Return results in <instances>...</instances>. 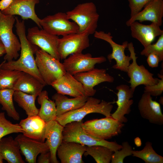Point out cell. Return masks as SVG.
I'll return each mask as SVG.
<instances>
[{
    "label": "cell",
    "mask_w": 163,
    "mask_h": 163,
    "mask_svg": "<svg viewBox=\"0 0 163 163\" xmlns=\"http://www.w3.org/2000/svg\"><path fill=\"white\" fill-rule=\"evenodd\" d=\"M15 17L16 31L21 45L20 56L15 61L7 62L4 60L1 68L18 70L29 74L46 85L39 73L34 56L36 50L39 48L31 43L27 40L24 20L21 21L17 17Z\"/></svg>",
    "instance_id": "6da1fadb"
},
{
    "label": "cell",
    "mask_w": 163,
    "mask_h": 163,
    "mask_svg": "<svg viewBox=\"0 0 163 163\" xmlns=\"http://www.w3.org/2000/svg\"><path fill=\"white\" fill-rule=\"evenodd\" d=\"M114 103V102L101 101L92 96L89 97L82 107L57 116L56 120L64 126L72 122L82 121L86 115L92 113L101 114L106 117H109L111 116L113 107L112 104Z\"/></svg>",
    "instance_id": "7a4b0ae2"
},
{
    "label": "cell",
    "mask_w": 163,
    "mask_h": 163,
    "mask_svg": "<svg viewBox=\"0 0 163 163\" xmlns=\"http://www.w3.org/2000/svg\"><path fill=\"white\" fill-rule=\"evenodd\" d=\"M66 13L68 18L78 25V33H86L90 35L94 34L97 31L99 15L93 2L78 4Z\"/></svg>",
    "instance_id": "3957f363"
},
{
    "label": "cell",
    "mask_w": 163,
    "mask_h": 163,
    "mask_svg": "<svg viewBox=\"0 0 163 163\" xmlns=\"http://www.w3.org/2000/svg\"><path fill=\"white\" fill-rule=\"evenodd\" d=\"M82 121L73 122L63 127V140L73 142L90 146L100 145L105 146L114 152L120 149L122 146L116 142H110L94 137L85 132L82 128Z\"/></svg>",
    "instance_id": "277c9868"
},
{
    "label": "cell",
    "mask_w": 163,
    "mask_h": 163,
    "mask_svg": "<svg viewBox=\"0 0 163 163\" xmlns=\"http://www.w3.org/2000/svg\"><path fill=\"white\" fill-rule=\"evenodd\" d=\"M35 54L37 67L46 85H51L66 72L62 63L46 51L39 48Z\"/></svg>",
    "instance_id": "5b68a950"
},
{
    "label": "cell",
    "mask_w": 163,
    "mask_h": 163,
    "mask_svg": "<svg viewBox=\"0 0 163 163\" xmlns=\"http://www.w3.org/2000/svg\"><path fill=\"white\" fill-rule=\"evenodd\" d=\"M111 116L95 119L82 123V126L88 133L97 138L106 140L118 135L124 126Z\"/></svg>",
    "instance_id": "8992f818"
},
{
    "label": "cell",
    "mask_w": 163,
    "mask_h": 163,
    "mask_svg": "<svg viewBox=\"0 0 163 163\" xmlns=\"http://www.w3.org/2000/svg\"><path fill=\"white\" fill-rule=\"evenodd\" d=\"M15 21L14 15L0 14V38L6 50L4 59L7 62L16 59L20 56V42L13 32Z\"/></svg>",
    "instance_id": "52a82bcc"
},
{
    "label": "cell",
    "mask_w": 163,
    "mask_h": 163,
    "mask_svg": "<svg viewBox=\"0 0 163 163\" xmlns=\"http://www.w3.org/2000/svg\"><path fill=\"white\" fill-rule=\"evenodd\" d=\"M130 52V56L132 62L128 66L127 72L130 78L129 82L130 88L135 91L138 86L143 85L145 86H151L157 83L158 78L153 77V74L149 72L144 66L139 65L136 62L138 57L136 56L133 43H128L127 47Z\"/></svg>",
    "instance_id": "ba28073f"
},
{
    "label": "cell",
    "mask_w": 163,
    "mask_h": 163,
    "mask_svg": "<svg viewBox=\"0 0 163 163\" xmlns=\"http://www.w3.org/2000/svg\"><path fill=\"white\" fill-rule=\"evenodd\" d=\"M70 20L66 13L59 12L41 19L40 24L42 28L48 32L63 36L78 32V25Z\"/></svg>",
    "instance_id": "9c48e42d"
},
{
    "label": "cell",
    "mask_w": 163,
    "mask_h": 163,
    "mask_svg": "<svg viewBox=\"0 0 163 163\" xmlns=\"http://www.w3.org/2000/svg\"><path fill=\"white\" fill-rule=\"evenodd\" d=\"M26 36L31 43L56 59L60 60L58 50L59 38L58 36L52 34L43 28L40 29L39 27L35 26L28 29Z\"/></svg>",
    "instance_id": "30bf717a"
},
{
    "label": "cell",
    "mask_w": 163,
    "mask_h": 163,
    "mask_svg": "<svg viewBox=\"0 0 163 163\" xmlns=\"http://www.w3.org/2000/svg\"><path fill=\"white\" fill-rule=\"evenodd\" d=\"M104 56L93 57L89 53L73 54L64 59L62 64L66 72L74 75L75 74L89 71L94 68L96 64L105 62Z\"/></svg>",
    "instance_id": "8fae6325"
},
{
    "label": "cell",
    "mask_w": 163,
    "mask_h": 163,
    "mask_svg": "<svg viewBox=\"0 0 163 163\" xmlns=\"http://www.w3.org/2000/svg\"><path fill=\"white\" fill-rule=\"evenodd\" d=\"M94 34L95 37L106 41L112 47V53L108 54L107 58L110 62L113 59L116 61V64L112 67L126 72L130 62L132 60L130 56H126L125 53L128 42L125 41L121 45L117 43L113 40V37L110 32L106 33L102 31H96Z\"/></svg>",
    "instance_id": "7c38bea8"
},
{
    "label": "cell",
    "mask_w": 163,
    "mask_h": 163,
    "mask_svg": "<svg viewBox=\"0 0 163 163\" xmlns=\"http://www.w3.org/2000/svg\"><path fill=\"white\" fill-rule=\"evenodd\" d=\"M89 35L86 33H75L62 36L59 38L58 50L60 59L68 56L81 53L89 46Z\"/></svg>",
    "instance_id": "4fadbf2b"
},
{
    "label": "cell",
    "mask_w": 163,
    "mask_h": 163,
    "mask_svg": "<svg viewBox=\"0 0 163 163\" xmlns=\"http://www.w3.org/2000/svg\"><path fill=\"white\" fill-rule=\"evenodd\" d=\"M74 77L82 85L88 97H92L96 90L94 87L103 82H113L114 78L107 73L104 69L94 68L86 72L75 74Z\"/></svg>",
    "instance_id": "5bb4252c"
},
{
    "label": "cell",
    "mask_w": 163,
    "mask_h": 163,
    "mask_svg": "<svg viewBox=\"0 0 163 163\" xmlns=\"http://www.w3.org/2000/svg\"><path fill=\"white\" fill-rule=\"evenodd\" d=\"M163 0H151L144 6L142 10L130 17L126 22L127 26L135 21L142 23L150 21L161 26L163 23Z\"/></svg>",
    "instance_id": "9a60e30c"
},
{
    "label": "cell",
    "mask_w": 163,
    "mask_h": 163,
    "mask_svg": "<svg viewBox=\"0 0 163 163\" xmlns=\"http://www.w3.org/2000/svg\"><path fill=\"white\" fill-rule=\"evenodd\" d=\"M39 2L40 0H13L7 8L1 11L5 15H19L24 20L30 19L42 29L40 24L41 19L36 14L35 10L36 5Z\"/></svg>",
    "instance_id": "2e32d148"
},
{
    "label": "cell",
    "mask_w": 163,
    "mask_h": 163,
    "mask_svg": "<svg viewBox=\"0 0 163 163\" xmlns=\"http://www.w3.org/2000/svg\"><path fill=\"white\" fill-rule=\"evenodd\" d=\"M141 117L152 124L158 125L163 124V114L160 104L152 100L151 94L144 92L138 105Z\"/></svg>",
    "instance_id": "e0dca14e"
},
{
    "label": "cell",
    "mask_w": 163,
    "mask_h": 163,
    "mask_svg": "<svg viewBox=\"0 0 163 163\" xmlns=\"http://www.w3.org/2000/svg\"><path fill=\"white\" fill-rule=\"evenodd\" d=\"M116 89L118 91L117 94V99L114 102L117 107L115 111L111 113V116L121 123H126L128 120L125 115L129 114L131 112V107L133 103L131 98L133 97L134 91L130 87L125 84L117 86Z\"/></svg>",
    "instance_id": "ac0fdd59"
},
{
    "label": "cell",
    "mask_w": 163,
    "mask_h": 163,
    "mask_svg": "<svg viewBox=\"0 0 163 163\" xmlns=\"http://www.w3.org/2000/svg\"><path fill=\"white\" fill-rule=\"evenodd\" d=\"M18 143L21 152L29 163H36L37 156L49 151L46 143L28 137L24 134L18 135L14 139Z\"/></svg>",
    "instance_id": "d6986e66"
},
{
    "label": "cell",
    "mask_w": 163,
    "mask_h": 163,
    "mask_svg": "<svg viewBox=\"0 0 163 163\" xmlns=\"http://www.w3.org/2000/svg\"><path fill=\"white\" fill-rule=\"evenodd\" d=\"M129 27L132 37L138 40L144 47L152 44L156 37L163 34L160 26L153 23L145 25L135 21Z\"/></svg>",
    "instance_id": "ffe728a7"
},
{
    "label": "cell",
    "mask_w": 163,
    "mask_h": 163,
    "mask_svg": "<svg viewBox=\"0 0 163 163\" xmlns=\"http://www.w3.org/2000/svg\"><path fill=\"white\" fill-rule=\"evenodd\" d=\"M57 93L74 97L87 96L82 84L74 76L66 72L50 85Z\"/></svg>",
    "instance_id": "44dd1931"
},
{
    "label": "cell",
    "mask_w": 163,
    "mask_h": 163,
    "mask_svg": "<svg viewBox=\"0 0 163 163\" xmlns=\"http://www.w3.org/2000/svg\"><path fill=\"white\" fill-rule=\"evenodd\" d=\"M63 127L56 120L46 123L44 138L51 154V163L59 162L56 155L57 149L63 141Z\"/></svg>",
    "instance_id": "7402d4cb"
},
{
    "label": "cell",
    "mask_w": 163,
    "mask_h": 163,
    "mask_svg": "<svg viewBox=\"0 0 163 163\" xmlns=\"http://www.w3.org/2000/svg\"><path fill=\"white\" fill-rule=\"evenodd\" d=\"M86 147L79 143L63 140L56 153L61 163H84L82 156Z\"/></svg>",
    "instance_id": "603a6c76"
},
{
    "label": "cell",
    "mask_w": 163,
    "mask_h": 163,
    "mask_svg": "<svg viewBox=\"0 0 163 163\" xmlns=\"http://www.w3.org/2000/svg\"><path fill=\"white\" fill-rule=\"evenodd\" d=\"M23 134L30 138L44 142L46 123L38 115L28 117L21 120L19 124Z\"/></svg>",
    "instance_id": "cb8c5ba5"
},
{
    "label": "cell",
    "mask_w": 163,
    "mask_h": 163,
    "mask_svg": "<svg viewBox=\"0 0 163 163\" xmlns=\"http://www.w3.org/2000/svg\"><path fill=\"white\" fill-rule=\"evenodd\" d=\"M88 97L83 96L69 98L65 95L57 92L55 93L52 98L56 105L57 116L82 107L85 104Z\"/></svg>",
    "instance_id": "d4e9b609"
},
{
    "label": "cell",
    "mask_w": 163,
    "mask_h": 163,
    "mask_svg": "<svg viewBox=\"0 0 163 163\" xmlns=\"http://www.w3.org/2000/svg\"><path fill=\"white\" fill-rule=\"evenodd\" d=\"M46 85L33 75L24 72L14 84L13 89L30 94L37 96Z\"/></svg>",
    "instance_id": "484cf974"
},
{
    "label": "cell",
    "mask_w": 163,
    "mask_h": 163,
    "mask_svg": "<svg viewBox=\"0 0 163 163\" xmlns=\"http://www.w3.org/2000/svg\"><path fill=\"white\" fill-rule=\"evenodd\" d=\"M0 153L3 159L9 163H24L21 154L19 145L11 136L0 140Z\"/></svg>",
    "instance_id": "4316f807"
},
{
    "label": "cell",
    "mask_w": 163,
    "mask_h": 163,
    "mask_svg": "<svg viewBox=\"0 0 163 163\" xmlns=\"http://www.w3.org/2000/svg\"><path fill=\"white\" fill-rule=\"evenodd\" d=\"M37 101L41 106L37 115L46 123L56 120L57 117L56 105L53 100L49 98L47 91H42L39 94Z\"/></svg>",
    "instance_id": "83f0119b"
},
{
    "label": "cell",
    "mask_w": 163,
    "mask_h": 163,
    "mask_svg": "<svg viewBox=\"0 0 163 163\" xmlns=\"http://www.w3.org/2000/svg\"><path fill=\"white\" fill-rule=\"evenodd\" d=\"M38 96L18 91H15L13 99L18 105L25 110L28 117L37 115L39 109L37 108L35 101Z\"/></svg>",
    "instance_id": "f1b7e54d"
},
{
    "label": "cell",
    "mask_w": 163,
    "mask_h": 163,
    "mask_svg": "<svg viewBox=\"0 0 163 163\" xmlns=\"http://www.w3.org/2000/svg\"><path fill=\"white\" fill-rule=\"evenodd\" d=\"M14 91L13 89H0V104L2 106V109L6 112L9 117L18 121L20 119V116L13 103Z\"/></svg>",
    "instance_id": "f546056e"
},
{
    "label": "cell",
    "mask_w": 163,
    "mask_h": 163,
    "mask_svg": "<svg viewBox=\"0 0 163 163\" xmlns=\"http://www.w3.org/2000/svg\"><path fill=\"white\" fill-rule=\"evenodd\" d=\"M113 152L106 147L97 145L86 146L84 155L85 156L88 155L91 156L97 163H109L111 162Z\"/></svg>",
    "instance_id": "4dcf8cb0"
},
{
    "label": "cell",
    "mask_w": 163,
    "mask_h": 163,
    "mask_svg": "<svg viewBox=\"0 0 163 163\" xmlns=\"http://www.w3.org/2000/svg\"><path fill=\"white\" fill-rule=\"evenodd\" d=\"M132 155L140 158L145 163H163V157L157 154L152 146V143L147 141L142 150H133Z\"/></svg>",
    "instance_id": "1f68e13d"
},
{
    "label": "cell",
    "mask_w": 163,
    "mask_h": 163,
    "mask_svg": "<svg viewBox=\"0 0 163 163\" xmlns=\"http://www.w3.org/2000/svg\"><path fill=\"white\" fill-rule=\"evenodd\" d=\"M22 72L0 69V89H13Z\"/></svg>",
    "instance_id": "d6a6232c"
},
{
    "label": "cell",
    "mask_w": 163,
    "mask_h": 163,
    "mask_svg": "<svg viewBox=\"0 0 163 163\" xmlns=\"http://www.w3.org/2000/svg\"><path fill=\"white\" fill-rule=\"evenodd\" d=\"M23 133L18 124H13L5 117L4 112L0 113V140L4 136L14 133Z\"/></svg>",
    "instance_id": "836d02e7"
},
{
    "label": "cell",
    "mask_w": 163,
    "mask_h": 163,
    "mask_svg": "<svg viewBox=\"0 0 163 163\" xmlns=\"http://www.w3.org/2000/svg\"><path fill=\"white\" fill-rule=\"evenodd\" d=\"M122 148L114 152L112 155L111 163H123L124 158L132 155L133 151L131 146L127 141L123 142Z\"/></svg>",
    "instance_id": "e575fe53"
},
{
    "label": "cell",
    "mask_w": 163,
    "mask_h": 163,
    "mask_svg": "<svg viewBox=\"0 0 163 163\" xmlns=\"http://www.w3.org/2000/svg\"><path fill=\"white\" fill-rule=\"evenodd\" d=\"M144 47L140 52L141 55L147 56L149 54L154 53L159 56L161 61H163V34L159 36L155 43L150 44Z\"/></svg>",
    "instance_id": "d590c367"
},
{
    "label": "cell",
    "mask_w": 163,
    "mask_h": 163,
    "mask_svg": "<svg viewBox=\"0 0 163 163\" xmlns=\"http://www.w3.org/2000/svg\"><path fill=\"white\" fill-rule=\"evenodd\" d=\"M161 71L160 73L158 75L161 79H158V82L156 84L145 86L144 92L149 93L151 96L155 97L159 96L162 94L163 91V70Z\"/></svg>",
    "instance_id": "8d00e7d4"
},
{
    "label": "cell",
    "mask_w": 163,
    "mask_h": 163,
    "mask_svg": "<svg viewBox=\"0 0 163 163\" xmlns=\"http://www.w3.org/2000/svg\"><path fill=\"white\" fill-rule=\"evenodd\" d=\"M151 0H127L130 10V17L136 14Z\"/></svg>",
    "instance_id": "74e56055"
},
{
    "label": "cell",
    "mask_w": 163,
    "mask_h": 163,
    "mask_svg": "<svg viewBox=\"0 0 163 163\" xmlns=\"http://www.w3.org/2000/svg\"><path fill=\"white\" fill-rule=\"evenodd\" d=\"M147 57V62L149 66L152 68L158 67L159 62L161 61L159 56L154 53L149 54Z\"/></svg>",
    "instance_id": "f35d334b"
},
{
    "label": "cell",
    "mask_w": 163,
    "mask_h": 163,
    "mask_svg": "<svg viewBox=\"0 0 163 163\" xmlns=\"http://www.w3.org/2000/svg\"><path fill=\"white\" fill-rule=\"evenodd\" d=\"M37 163H51V154L50 151L42 153L39 156Z\"/></svg>",
    "instance_id": "ab89813d"
},
{
    "label": "cell",
    "mask_w": 163,
    "mask_h": 163,
    "mask_svg": "<svg viewBox=\"0 0 163 163\" xmlns=\"http://www.w3.org/2000/svg\"><path fill=\"white\" fill-rule=\"evenodd\" d=\"M13 0H1L0 1V11H2L7 8Z\"/></svg>",
    "instance_id": "60d3db41"
},
{
    "label": "cell",
    "mask_w": 163,
    "mask_h": 163,
    "mask_svg": "<svg viewBox=\"0 0 163 163\" xmlns=\"http://www.w3.org/2000/svg\"><path fill=\"white\" fill-rule=\"evenodd\" d=\"M5 53V47L0 38V57L3 56Z\"/></svg>",
    "instance_id": "b9f144b4"
},
{
    "label": "cell",
    "mask_w": 163,
    "mask_h": 163,
    "mask_svg": "<svg viewBox=\"0 0 163 163\" xmlns=\"http://www.w3.org/2000/svg\"><path fill=\"white\" fill-rule=\"evenodd\" d=\"M134 142L137 146H140L141 145V142L140 139L138 137L135 139Z\"/></svg>",
    "instance_id": "7bdbcfd3"
},
{
    "label": "cell",
    "mask_w": 163,
    "mask_h": 163,
    "mask_svg": "<svg viewBox=\"0 0 163 163\" xmlns=\"http://www.w3.org/2000/svg\"><path fill=\"white\" fill-rule=\"evenodd\" d=\"M3 158L2 155L0 153V163H3Z\"/></svg>",
    "instance_id": "ee69618b"
},
{
    "label": "cell",
    "mask_w": 163,
    "mask_h": 163,
    "mask_svg": "<svg viewBox=\"0 0 163 163\" xmlns=\"http://www.w3.org/2000/svg\"><path fill=\"white\" fill-rule=\"evenodd\" d=\"M162 101H163V97H161L159 100V103L160 104H163V103L162 102Z\"/></svg>",
    "instance_id": "f6af8a7d"
},
{
    "label": "cell",
    "mask_w": 163,
    "mask_h": 163,
    "mask_svg": "<svg viewBox=\"0 0 163 163\" xmlns=\"http://www.w3.org/2000/svg\"><path fill=\"white\" fill-rule=\"evenodd\" d=\"M3 62H2L1 63V64H0V69L1 68V66H2V64H3Z\"/></svg>",
    "instance_id": "bcb514c9"
},
{
    "label": "cell",
    "mask_w": 163,
    "mask_h": 163,
    "mask_svg": "<svg viewBox=\"0 0 163 163\" xmlns=\"http://www.w3.org/2000/svg\"><path fill=\"white\" fill-rule=\"evenodd\" d=\"M1 11H0V14H1Z\"/></svg>",
    "instance_id": "7dc6e473"
}]
</instances>
